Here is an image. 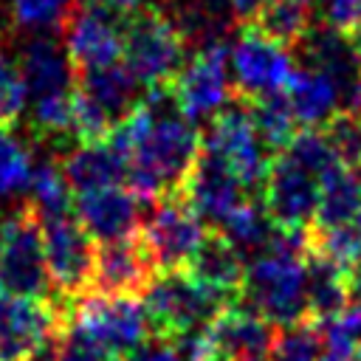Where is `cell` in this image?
Instances as JSON below:
<instances>
[{"instance_id": "1", "label": "cell", "mask_w": 361, "mask_h": 361, "mask_svg": "<svg viewBox=\"0 0 361 361\" xmlns=\"http://www.w3.org/2000/svg\"><path fill=\"white\" fill-rule=\"evenodd\" d=\"M310 234L276 228L268 248L245 262L240 302L265 316L274 327L305 322L307 310V268Z\"/></svg>"}, {"instance_id": "2", "label": "cell", "mask_w": 361, "mask_h": 361, "mask_svg": "<svg viewBox=\"0 0 361 361\" xmlns=\"http://www.w3.org/2000/svg\"><path fill=\"white\" fill-rule=\"evenodd\" d=\"M65 333L118 361L130 358L149 338H155L144 302L99 290H87L73 302Z\"/></svg>"}, {"instance_id": "3", "label": "cell", "mask_w": 361, "mask_h": 361, "mask_svg": "<svg viewBox=\"0 0 361 361\" xmlns=\"http://www.w3.org/2000/svg\"><path fill=\"white\" fill-rule=\"evenodd\" d=\"M147 316L152 322L155 338H178L183 333L206 330L220 310H226L234 299L220 290L206 288L192 274L180 271H158L147 290L141 293Z\"/></svg>"}, {"instance_id": "4", "label": "cell", "mask_w": 361, "mask_h": 361, "mask_svg": "<svg viewBox=\"0 0 361 361\" xmlns=\"http://www.w3.org/2000/svg\"><path fill=\"white\" fill-rule=\"evenodd\" d=\"M121 62L135 76L144 93L169 87L186 65L183 31L158 8L141 6L124 20V56Z\"/></svg>"}, {"instance_id": "5", "label": "cell", "mask_w": 361, "mask_h": 361, "mask_svg": "<svg viewBox=\"0 0 361 361\" xmlns=\"http://www.w3.org/2000/svg\"><path fill=\"white\" fill-rule=\"evenodd\" d=\"M0 293L62 302L48 274L42 223L31 206L14 212L0 226Z\"/></svg>"}, {"instance_id": "6", "label": "cell", "mask_w": 361, "mask_h": 361, "mask_svg": "<svg viewBox=\"0 0 361 361\" xmlns=\"http://www.w3.org/2000/svg\"><path fill=\"white\" fill-rule=\"evenodd\" d=\"M200 135H203V149L217 155L243 180L245 189H257V186L262 189L274 155L262 144L245 102L234 96L217 116L209 118V127Z\"/></svg>"}, {"instance_id": "7", "label": "cell", "mask_w": 361, "mask_h": 361, "mask_svg": "<svg viewBox=\"0 0 361 361\" xmlns=\"http://www.w3.org/2000/svg\"><path fill=\"white\" fill-rule=\"evenodd\" d=\"M228 59H231V45L226 39H209L200 51H195V56L186 59V65L172 79L169 85L172 104L192 124L217 116L234 99V85L228 79Z\"/></svg>"}, {"instance_id": "8", "label": "cell", "mask_w": 361, "mask_h": 361, "mask_svg": "<svg viewBox=\"0 0 361 361\" xmlns=\"http://www.w3.org/2000/svg\"><path fill=\"white\" fill-rule=\"evenodd\" d=\"M296 65L290 48L262 34L254 23H245L231 45V85L240 102H257L274 93H285Z\"/></svg>"}, {"instance_id": "9", "label": "cell", "mask_w": 361, "mask_h": 361, "mask_svg": "<svg viewBox=\"0 0 361 361\" xmlns=\"http://www.w3.org/2000/svg\"><path fill=\"white\" fill-rule=\"evenodd\" d=\"M138 234L149 257L155 259L158 271H180L186 268V262L192 259L209 228L183 200V195L175 192L149 203V212L144 214Z\"/></svg>"}, {"instance_id": "10", "label": "cell", "mask_w": 361, "mask_h": 361, "mask_svg": "<svg viewBox=\"0 0 361 361\" xmlns=\"http://www.w3.org/2000/svg\"><path fill=\"white\" fill-rule=\"evenodd\" d=\"M45 262L54 282V293L62 302H76L93 288L96 268V240L85 231L76 214L39 220Z\"/></svg>"}, {"instance_id": "11", "label": "cell", "mask_w": 361, "mask_h": 361, "mask_svg": "<svg viewBox=\"0 0 361 361\" xmlns=\"http://www.w3.org/2000/svg\"><path fill=\"white\" fill-rule=\"evenodd\" d=\"M73 302L0 293V361H25L51 333L68 330Z\"/></svg>"}, {"instance_id": "12", "label": "cell", "mask_w": 361, "mask_h": 361, "mask_svg": "<svg viewBox=\"0 0 361 361\" xmlns=\"http://www.w3.org/2000/svg\"><path fill=\"white\" fill-rule=\"evenodd\" d=\"M262 206L276 228L305 231L316 223L319 209V178L299 166L290 155H274L262 180Z\"/></svg>"}, {"instance_id": "13", "label": "cell", "mask_w": 361, "mask_h": 361, "mask_svg": "<svg viewBox=\"0 0 361 361\" xmlns=\"http://www.w3.org/2000/svg\"><path fill=\"white\" fill-rule=\"evenodd\" d=\"M65 31V54L73 71H93L121 62L124 56V20L82 6L71 14Z\"/></svg>"}, {"instance_id": "14", "label": "cell", "mask_w": 361, "mask_h": 361, "mask_svg": "<svg viewBox=\"0 0 361 361\" xmlns=\"http://www.w3.org/2000/svg\"><path fill=\"white\" fill-rule=\"evenodd\" d=\"M245 192L248 189L243 186V180L217 155H212L206 149H200L192 172L186 175L183 186H180L183 200L212 228H217L237 206H243L248 200Z\"/></svg>"}, {"instance_id": "15", "label": "cell", "mask_w": 361, "mask_h": 361, "mask_svg": "<svg viewBox=\"0 0 361 361\" xmlns=\"http://www.w3.org/2000/svg\"><path fill=\"white\" fill-rule=\"evenodd\" d=\"M155 274H158L155 259L149 257L141 234L113 243H99L90 290L110 296H138L147 290Z\"/></svg>"}, {"instance_id": "16", "label": "cell", "mask_w": 361, "mask_h": 361, "mask_svg": "<svg viewBox=\"0 0 361 361\" xmlns=\"http://www.w3.org/2000/svg\"><path fill=\"white\" fill-rule=\"evenodd\" d=\"M206 333L217 361H268L276 327L265 316L234 299L226 310L217 313Z\"/></svg>"}, {"instance_id": "17", "label": "cell", "mask_w": 361, "mask_h": 361, "mask_svg": "<svg viewBox=\"0 0 361 361\" xmlns=\"http://www.w3.org/2000/svg\"><path fill=\"white\" fill-rule=\"evenodd\" d=\"M144 200L135 197L127 186H110L87 195H76L73 214L96 243H113L138 234L144 214Z\"/></svg>"}, {"instance_id": "18", "label": "cell", "mask_w": 361, "mask_h": 361, "mask_svg": "<svg viewBox=\"0 0 361 361\" xmlns=\"http://www.w3.org/2000/svg\"><path fill=\"white\" fill-rule=\"evenodd\" d=\"M127 169H130V158L110 141V135L96 144H79L62 161V172L71 183L73 195L124 186Z\"/></svg>"}, {"instance_id": "19", "label": "cell", "mask_w": 361, "mask_h": 361, "mask_svg": "<svg viewBox=\"0 0 361 361\" xmlns=\"http://www.w3.org/2000/svg\"><path fill=\"white\" fill-rule=\"evenodd\" d=\"M285 99H288L302 130H322L341 113V99H338L336 82L313 65L293 71V76L285 87Z\"/></svg>"}, {"instance_id": "20", "label": "cell", "mask_w": 361, "mask_h": 361, "mask_svg": "<svg viewBox=\"0 0 361 361\" xmlns=\"http://www.w3.org/2000/svg\"><path fill=\"white\" fill-rule=\"evenodd\" d=\"M17 68L28 85L31 102L42 99V96H54V93H68L76 87V71H73L68 54L59 51L56 42L48 37L31 39L23 48Z\"/></svg>"}, {"instance_id": "21", "label": "cell", "mask_w": 361, "mask_h": 361, "mask_svg": "<svg viewBox=\"0 0 361 361\" xmlns=\"http://www.w3.org/2000/svg\"><path fill=\"white\" fill-rule=\"evenodd\" d=\"M183 271L192 274L206 288L220 290L228 299H237L240 296V288H243L245 259H243V254L223 234L209 231L203 237V243L197 245V251L192 254V259L186 262Z\"/></svg>"}, {"instance_id": "22", "label": "cell", "mask_w": 361, "mask_h": 361, "mask_svg": "<svg viewBox=\"0 0 361 361\" xmlns=\"http://www.w3.org/2000/svg\"><path fill=\"white\" fill-rule=\"evenodd\" d=\"M361 212V166L338 164L319 180L316 228L350 226Z\"/></svg>"}, {"instance_id": "23", "label": "cell", "mask_w": 361, "mask_h": 361, "mask_svg": "<svg viewBox=\"0 0 361 361\" xmlns=\"http://www.w3.org/2000/svg\"><path fill=\"white\" fill-rule=\"evenodd\" d=\"M76 87L87 93L96 104H102L116 124L144 99L138 96L141 85L135 82V76L127 71L124 62L93 68V71H76Z\"/></svg>"}, {"instance_id": "24", "label": "cell", "mask_w": 361, "mask_h": 361, "mask_svg": "<svg viewBox=\"0 0 361 361\" xmlns=\"http://www.w3.org/2000/svg\"><path fill=\"white\" fill-rule=\"evenodd\" d=\"M305 268H307V310H310V316L316 322L338 316L353 302L350 274L316 251L307 254Z\"/></svg>"}, {"instance_id": "25", "label": "cell", "mask_w": 361, "mask_h": 361, "mask_svg": "<svg viewBox=\"0 0 361 361\" xmlns=\"http://www.w3.org/2000/svg\"><path fill=\"white\" fill-rule=\"evenodd\" d=\"M212 231L223 234L243 257H257V254H262V251L268 248V243H271L276 226H274V220L268 217L262 200H251V197H248L243 206H237V209H234L217 228H212Z\"/></svg>"}, {"instance_id": "26", "label": "cell", "mask_w": 361, "mask_h": 361, "mask_svg": "<svg viewBox=\"0 0 361 361\" xmlns=\"http://www.w3.org/2000/svg\"><path fill=\"white\" fill-rule=\"evenodd\" d=\"M28 195H31V212L39 220H54V217H65L73 214V189L62 172V166L56 161H42L34 166L31 183H28Z\"/></svg>"}, {"instance_id": "27", "label": "cell", "mask_w": 361, "mask_h": 361, "mask_svg": "<svg viewBox=\"0 0 361 361\" xmlns=\"http://www.w3.org/2000/svg\"><path fill=\"white\" fill-rule=\"evenodd\" d=\"M310 3L313 0H271L251 23L285 48H296L313 28Z\"/></svg>"}, {"instance_id": "28", "label": "cell", "mask_w": 361, "mask_h": 361, "mask_svg": "<svg viewBox=\"0 0 361 361\" xmlns=\"http://www.w3.org/2000/svg\"><path fill=\"white\" fill-rule=\"evenodd\" d=\"M248 110H251V118H254V127L262 138V144L268 147L271 155H279L288 149V144L293 141V135L302 130L285 93H274V96H265V99H257V102H245Z\"/></svg>"}, {"instance_id": "29", "label": "cell", "mask_w": 361, "mask_h": 361, "mask_svg": "<svg viewBox=\"0 0 361 361\" xmlns=\"http://www.w3.org/2000/svg\"><path fill=\"white\" fill-rule=\"evenodd\" d=\"M324 336L319 322H296L276 327L268 361H319L324 355Z\"/></svg>"}, {"instance_id": "30", "label": "cell", "mask_w": 361, "mask_h": 361, "mask_svg": "<svg viewBox=\"0 0 361 361\" xmlns=\"http://www.w3.org/2000/svg\"><path fill=\"white\" fill-rule=\"evenodd\" d=\"M310 251L322 254L324 259L336 262L341 271L353 276L361 268V228L355 223L316 228L310 234Z\"/></svg>"}, {"instance_id": "31", "label": "cell", "mask_w": 361, "mask_h": 361, "mask_svg": "<svg viewBox=\"0 0 361 361\" xmlns=\"http://www.w3.org/2000/svg\"><path fill=\"white\" fill-rule=\"evenodd\" d=\"M28 121H31L34 135L42 141L73 135V90L34 99Z\"/></svg>"}, {"instance_id": "32", "label": "cell", "mask_w": 361, "mask_h": 361, "mask_svg": "<svg viewBox=\"0 0 361 361\" xmlns=\"http://www.w3.org/2000/svg\"><path fill=\"white\" fill-rule=\"evenodd\" d=\"M31 175L34 164L28 147H23V141H17L8 127H0V195L8 197L17 192H28Z\"/></svg>"}, {"instance_id": "33", "label": "cell", "mask_w": 361, "mask_h": 361, "mask_svg": "<svg viewBox=\"0 0 361 361\" xmlns=\"http://www.w3.org/2000/svg\"><path fill=\"white\" fill-rule=\"evenodd\" d=\"M76 8V0H11L14 23L25 31H62Z\"/></svg>"}, {"instance_id": "34", "label": "cell", "mask_w": 361, "mask_h": 361, "mask_svg": "<svg viewBox=\"0 0 361 361\" xmlns=\"http://www.w3.org/2000/svg\"><path fill=\"white\" fill-rule=\"evenodd\" d=\"M285 155H290L299 166H305L307 172H313L319 180L333 169L338 166V155L330 144V138L324 135V130H299L293 135V141L288 144Z\"/></svg>"}, {"instance_id": "35", "label": "cell", "mask_w": 361, "mask_h": 361, "mask_svg": "<svg viewBox=\"0 0 361 361\" xmlns=\"http://www.w3.org/2000/svg\"><path fill=\"white\" fill-rule=\"evenodd\" d=\"M113 127L116 121L107 116V110L79 87H73V138L79 144H96L104 141L113 133Z\"/></svg>"}, {"instance_id": "36", "label": "cell", "mask_w": 361, "mask_h": 361, "mask_svg": "<svg viewBox=\"0 0 361 361\" xmlns=\"http://www.w3.org/2000/svg\"><path fill=\"white\" fill-rule=\"evenodd\" d=\"M28 99H31V93H28V85H25L20 68L0 59V124L11 130L23 118Z\"/></svg>"}, {"instance_id": "37", "label": "cell", "mask_w": 361, "mask_h": 361, "mask_svg": "<svg viewBox=\"0 0 361 361\" xmlns=\"http://www.w3.org/2000/svg\"><path fill=\"white\" fill-rule=\"evenodd\" d=\"M324 135L330 138L341 164L361 166V118H355L350 113H338L324 127Z\"/></svg>"}, {"instance_id": "38", "label": "cell", "mask_w": 361, "mask_h": 361, "mask_svg": "<svg viewBox=\"0 0 361 361\" xmlns=\"http://www.w3.org/2000/svg\"><path fill=\"white\" fill-rule=\"evenodd\" d=\"M324 25L355 39L361 34V0H322Z\"/></svg>"}, {"instance_id": "39", "label": "cell", "mask_w": 361, "mask_h": 361, "mask_svg": "<svg viewBox=\"0 0 361 361\" xmlns=\"http://www.w3.org/2000/svg\"><path fill=\"white\" fill-rule=\"evenodd\" d=\"M127 361H183V358L178 355V350L172 347V341H166V338H149Z\"/></svg>"}, {"instance_id": "40", "label": "cell", "mask_w": 361, "mask_h": 361, "mask_svg": "<svg viewBox=\"0 0 361 361\" xmlns=\"http://www.w3.org/2000/svg\"><path fill=\"white\" fill-rule=\"evenodd\" d=\"M59 361H118V358H110V355H104V353H99V350H93V347H87V344H82L65 333Z\"/></svg>"}, {"instance_id": "41", "label": "cell", "mask_w": 361, "mask_h": 361, "mask_svg": "<svg viewBox=\"0 0 361 361\" xmlns=\"http://www.w3.org/2000/svg\"><path fill=\"white\" fill-rule=\"evenodd\" d=\"M82 6H90V8H99V11H107L118 20H127L130 14H135L144 0H79Z\"/></svg>"}, {"instance_id": "42", "label": "cell", "mask_w": 361, "mask_h": 361, "mask_svg": "<svg viewBox=\"0 0 361 361\" xmlns=\"http://www.w3.org/2000/svg\"><path fill=\"white\" fill-rule=\"evenodd\" d=\"M228 3H231V8H234L237 17H243L245 23H251V20H254L271 0H228Z\"/></svg>"}, {"instance_id": "43", "label": "cell", "mask_w": 361, "mask_h": 361, "mask_svg": "<svg viewBox=\"0 0 361 361\" xmlns=\"http://www.w3.org/2000/svg\"><path fill=\"white\" fill-rule=\"evenodd\" d=\"M319 361H355V353H338V350H324Z\"/></svg>"}, {"instance_id": "44", "label": "cell", "mask_w": 361, "mask_h": 361, "mask_svg": "<svg viewBox=\"0 0 361 361\" xmlns=\"http://www.w3.org/2000/svg\"><path fill=\"white\" fill-rule=\"evenodd\" d=\"M353 42H355V51H358V59H361V34H358Z\"/></svg>"}, {"instance_id": "45", "label": "cell", "mask_w": 361, "mask_h": 361, "mask_svg": "<svg viewBox=\"0 0 361 361\" xmlns=\"http://www.w3.org/2000/svg\"><path fill=\"white\" fill-rule=\"evenodd\" d=\"M355 361H361V347H358V350H355Z\"/></svg>"}, {"instance_id": "46", "label": "cell", "mask_w": 361, "mask_h": 361, "mask_svg": "<svg viewBox=\"0 0 361 361\" xmlns=\"http://www.w3.org/2000/svg\"><path fill=\"white\" fill-rule=\"evenodd\" d=\"M355 226H358V228H361V212H358V220H355Z\"/></svg>"}, {"instance_id": "47", "label": "cell", "mask_w": 361, "mask_h": 361, "mask_svg": "<svg viewBox=\"0 0 361 361\" xmlns=\"http://www.w3.org/2000/svg\"><path fill=\"white\" fill-rule=\"evenodd\" d=\"M0 226H3V212H0Z\"/></svg>"}, {"instance_id": "48", "label": "cell", "mask_w": 361, "mask_h": 361, "mask_svg": "<svg viewBox=\"0 0 361 361\" xmlns=\"http://www.w3.org/2000/svg\"><path fill=\"white\" fill-rule=\"evenodd\" d=\"M0 127H3V124H0Z\"/></svg>"}]
</instances>
